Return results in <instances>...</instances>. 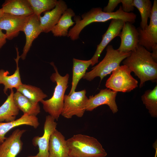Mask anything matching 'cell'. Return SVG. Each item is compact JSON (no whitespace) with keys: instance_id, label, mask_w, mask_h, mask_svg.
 <instances>
[{"instance_id":"cell-13","label":"cell","mask_w":157,"mask_h":157,"mask_svg":"<svg viewBox=\"0 0 157 157\" xmlns=\"http://www.w3.org/2000/svg\"><path fill=\"white\" fill-rule=\"evenodd\" d=\"M125 22L120 19L111 20L107 30L102 36L101 42L97 45L96 51L90 59L92 62V66L98 63L101 53L109 43L115 37L119 36Z\"/></svg>"},{"instance_id":"cell-21","label":"cell","mask_w":157,"mask_h":157,"mask_svg":"<svg viewBox=\"0 0 157 157\" xmlns=\"http://www.w3.org/2000/svg\"><path fill=\"white\" fill-rule=\"evenodd\" d=\"M75 13L71 8H67L63 13L57 24L53 28L51 31L55 37L67 36L69 28L75 23L72 17Z\"/></svg>"},{"instance_id":"cell-5","label":"cell","mask_w":157,"mask_h":157,"mask_svg":"<svg viewBox=\"0 0 157 157\" xmlns=\"http://www.w3.org/2000/svg\"><path fill=\"white\" fill-rule=\"evenodd\" d=\"M106 52L103 59L93 67L90 71L86 72L83 78L91 81L97 77L101 81L107 75L110 74L120 66L121 62L130 56L131 52H122L114 49L112 45L107 46Z\"/></svg>"},{"instance_id":"cell-14","label":"cell","mask_w":157,"mask_h":157,"mask_svg":"<svg viewBox=\"0 0 157 157\" xmlns=\"http://www.w3.org/2000/svg\"><path fill=\"white\" fill-rule=\"evenodd\" d=\"M122 30L119 35L121 43L117 49L124 53L133 51L138 45L139 33L137 29L133 24L126 22Z\"/></svg>"},{"instance_id":"cell-29","label":"cell","mask_w":157,"mask_h":157,"mask_svg":"<svg viewBox=\"0 0 157 157\" xmlns=\"http://www.w3.org/2000/svg\"><path fill=\"white\" fill-rule=\"evenodd\" d=\"M121 3V0H109L107 6L104 7L103 11L107 13L114 12L115 8Z\"/></svg>"},{"instance_id":"cell-23","label":"cell","mask_w":157,"mask_h":157,"mask_svg":"<svg viewBox=\"0 0 157 157\" xmlns=\"http://www.w3.org/2000/svg\"><path fill=\"white\" fill-rule=\"evenodd\" d=\"M13 100L17 107L24 114L36 116L40 112L39 103H33L18 92L14 93Z\"/></svg>"},{"instance_id":"cell-3","label":"cell","mask_w":157,"mask_h":157,"mask_svg":"<svg viewBox=\"0 0 157 157\" xmlns=\"http://www.w3.org/2000/svg\"><path fill=\"white\" fill-rule=\"evenodd\" d=\"M66 140L69 156L105 157L107 155L101 143L93 137L77 134Z\"/></svg>"},{"instance_id":"cell-17","label":"cell","mask_w":157,"mask_h":157,"mask_svg":"<svg viewBox=\"0 0 157 157\" xmlns=\"http://www.w3.org/2000/svg\"><path fill=\"white\" fill-rule=\"evenodd\" d=\"M49 157H68L69 148L67 140L56 129L51 136L49 147Z\"/></svg>"},{"instance_id":"cell-9","label":"cell","mask_w":157,"mask_h":157,"mask_svg":"<svg viewBox=\"0 0 157 157\" xmlns=\"http://www.w3.org/2000/svg\"><path fill=\"white\" fill-rule=\"evenodd\" d=\"M30 16H17L4 13L0 17V28L6 31L7 39L10 40L17 37L20 32L22 31Z\"/></svg>"},{"instance_id":"cell-33","label":"cell","mask_w":157,"mask_h":157,"mask_svg":"<svg viewBox=\"0 0 157 157\" xmlns=\"http://www.w3.org/2000/svg\"><path fill=\"white\" fill-rule=\"evenodd\" d=\"M153 147L155 150V153L154 157H157V140L153 144Z\"/></svg>"},{"instance_id":"cell-31","label":"cell","mask_w":157,"mask_h":157,"mask_svg":"<svg viewBox=\"0 0 157 157\" xmlns=\"http://www.w3.org/2000/svg\"><path fill=\"white\" fill-rule=\"evenodd\" d=\"M6 39L5 34L2 32L0 28V49L6 43Z\"/></svg>"},{"instance_id":"cell-25","label":"cell","mask_w":157,"mask_h":157,"mask_svg":"<svg viewBox=\"0 0 157 157\" xmlns=\"http://www.w3.org/2000/svg\"><path fill=\"white\" fill-rule=\"evenodd\" d=\"M16 90L35 104L39 103L47 97L40 88L30 85L22 83Z\"/></svg>"},{"instance_id":"cell-32","label":"cell","mask_w":157,"mask_h":157,"mask_svg":"<svg viewBox=\"0 0 157 157\" xmlns=\"http://www.w3.org/2000/svg\"><path fill=\"white\" fill-rule=\"evenodd\" d=\"M151 51L152 52L151 53V56L154 61L157 63V46L153 47Z\"/></svg>"},{"instance_id":"cell-34","label":"cell","mask_w":157,"mask_h":157,"mask_svg":"<svg viewBox=\"0 0 157 157\" xmlns=\"http://www.w3.org/2000/svg\"><path fill=\"white\" fill-rule=\"evenodd\" d=\"M3 13H4L2 8H0V17L1 16Z\"/></svg>"},{"instance_id":"cell-35","label":"cell","mask_w":157,"mask_h":157,"mask_svg":"<svg viewBox=\"0 0 157 157\" xmlns=\"http://www.w3.org/2000/svg\"><path fill=\"white\" fill-rule=\"evenodd\" d=\"M28 157H32L31 156H28Z\"/></svg>"},{"instance_id":"cell-4","label":"cell","mask_w":157,"mask_h":157,"mask_svg":"<svg viewBox=\"0 0 157 157\" xmlns=\"http://www.w3.org/2000/svg\"><path fill=\"white\" fill-rule=\"evenodd\" d=\"M50 64L55 71L50 78L53 82L56 83V85L52 97L48 100L43 99L40 102L42 104L44 111L55 120H58L63 107L65 93L68 87L69 75L67 74L65 76H61L54 63L51 62Z\"/></svg>"},{"instance_id":"cell-28","label":"cell","mask_w":157,"mask_h":157,"mask_svg":"<svg viewBox=\"0 0 157 157\" xmlns=\"http://www.w3.org/2000/svg\"><path fill=\"white\" fill-rule=\"evenodd\" d=\"M34 14L39 18L43 12L50 11L55 7L56 0H27Z\"/></svg>"},{"instance_id":"cell-8","label":"cell","mask_w":157,"mask_h":157,"mask_svg":"<svg viewBox=\"0 0 157 157\" xmlns=\"http://www.w3.org/2000/svg\"><path fill=\"white\" fill-rule=\"evenodd\" d=\"M149 25L144 29L137 28L139 33L138 44L150 52L157 46V1L154 0Z\"/></svg>"},{"instance_id":"cell-1","label":"cell","mask_w":157,"mask_h":157,"mask_svg":"<svg viewBox=\"0 0 157 157\" xmlns=\"http://www.w3.org/2000/svg\"><path fill=\"white\" fill-rule=\"evenodd\" d=\"M122 63L139 79L140 88L142 87L147 81H156L157 63L153 59L151 53L143 46L138 44Z\"/></svg>"},{"instance_id":"cell-15","label":"cell","mask_w":157,"mask_h":157,"mask_svg":"<svg viewBox=\"0 0 157 157\" xmlns=\"http://www.w3.org/2000/svg\"><path fill=\"white\" fill-rule=\"evenodd\" d=\"M67 8L66 3L63 0H59L57 1L54 8L44 12V15L39 17L42 32L48 33L51 31Z\"/></svg>"},{"instance_id":"cell-18","label":"cell","mask_w":157,"mask_h":157,"mask_svg":"<svg viewBox=\"0 0 157 157\" xmlns=\"http://www.w3.org/2000/svg\"><path fill=\"white\" fill-rule=\"evenodd\" d=\"M39 124L38 119L36 116L30 115L26 114H24L20 118L14 121L0 122V144L5 140L6 134L15 127L26 125L36 129Z\"/></svg>"},{"instance_id":"cell-2","label":"cell","mask_w":157,"mask_h":157,"mask_svg":"<svg viewBox=\"0 0 157 157\" xmlns=\"http://www.w3.org/2000/svg\"><path fill=\"white\" fill-rule=\"evenodd\" d=\"M82 19L79 16H75L74 20L75 25L68 32V37L71 40L78 39L83 29L89 24L95 22H105L115 19H122L125 22L134 23L136 15L133 13H126L122 10V6L115 12L112 13L104 12L101 8H93L82 15Z\"/></svg>"},{"instance_id":"cell-12","label":"cell","mask_w":157,"mask_h":157,"mask_svg":"<svg viewBox=\"0 0 157 157\" xmlns=\"http://www.w3.org/2000/svg\"><path fill=\"white\" fill-rule=\"evenodd\" d=\"M26 131L17 129L6 137L0 144V157H16L22 149L23 143L21 138Z\"/></svg>"},{"instance_id":"cell-36","label":"cell","mask_w":157,"mask_h":157,"mask_svg":"<svg viewBox=\"0 0 157 157\" xmlns=\"http://www.w3.org/2000/svg\"><path fill=\"white\" fill-rule=\"evenodd\" d=\"M68 157H70V156H68Z\"/></svg>"},{"instance_id":"cell-20","label":"cell","mask_w":157,"mask_h":157,"mask_svg":"<svg viewBox=\"0 0 157 157\" xmlns=\"http://www.w3.org/2000/svg\"><path fill=\"white\" fill-rule=\"evenodd\" d=\"M17 52V58L14 59L16 63V69L14 73L9 76V72L3 69H0V84L4 86L3 90L4 92L7 94L8 89H12L15 88L17 89L22 83V82L18 66V62L20 56L19 55L18 48L15 47Z\"/></svg>"},{"instance_id":"cell-7","label":"cell","mask_w":157,"mask_h":157,"mask_svg":"<svg viewBox=\"0 0 157 157\" xmlns=\"http://www.w3.org/2000/svg\"><path fill=\"white\" fill-rule=\"evenodd\" d=\"M84 90L73 92L71 95L65 94L64 106L61 115L64 117L70 119L76 115L82 117L86 110V104L88 99Z\"/></svg>"},{"instance_id":"cell-16","label":"cell","mask_w":157,"mask_h":157,"mask_svg":"<svg viewBox=\"0 0 157 157\" xmlns=\"http://www.w3.org/2000/svg\"><path fill=\"white\" fill-rule=\"evenodd\" d=\"M22 31L25 34L26 41L20 58L24 60L33 42L42 32L39 18L34 14L30 16L24 25Z\"/></svg>"},{"instance_id":"cell-26","label":"cell","mask_w":157,"mask_h":157,"mask_svg":"<svg viewBox=\"0 0 157 157\" xmlns=\"http://www.w3.org/2000/svg\"><path fill=\"white\" fill-rule=\"evenodd\" d=\"M141 100L151 117H157V85L152 90H146Z\"/></svg>"},{"instance_id":"cell-10","label":"cell","mask_w":157,"mask_h":157,"mask_svg":"<svg viewBox=\"0 0 157 157\" xmlns=\"http://www.w3.org/2000/svg\"><path fill=\"white\" fill-rule=\"evenodd\" d=\"M55 119L49 115L46 116L44 122L43 135L42 136H36L32 140L34 146H38V153L32 157H49V147L51 135L56 129L57 124Z\"/></svg>"},{"instance_id":"cell-24","label":"cell","mask_w":157,"mask_h":157,"mask_svg":"<svg viewBox=\"0 0 157 157\" xmlns=\"http://www.w3.org/2000/svg\"><path fill=\"white\" fill-rule=\"evenodd\" d=\"M73 76L72 87L68 95H71L74 92L80 80L83 78L86 71L89 66L91 65V59L83 60L74 58L73 59Z\"/></svg>"},{"instance_id":"cell-6","label":"cell","mask_w":157,"mask_h":157,"mask_svg":"<svg viewBox=\"0 0 157 157\" xmlns=\"http://www.w3.org/2000/svg\"><path fill=\"white\" fill-rule=\"evenodd\" d=\"M131 70L126 66H119L112 72L107 80L106 86L113 91L129 92L138 86V81L131 75Z\"/></svg>"},{"instance_id":"cell-11","label":"cell","mask_w":157,"mask_h":157,"mask_svg":"<svg viewBox=\"0 0 157 157\" xmlns=\"http://www.w3.org/2000/svg\"><path fill=\"white\" fill-rule=\"evenodd\" d=\"M117 92L107 88L101 90L94 96H90L87 101L86 110L92 111L103 105H107L113 114L117 113L118 109L115 99Z\"/></svg>"},{"instance_id":"cell-22","label":"cell","mask_w":157,"mask_h":157,"mask_svg":"<svg viewBox=\"0 0 157 157\" xmlns=\"http://www.w3.org/2000/svg\"><path fill=\"white\" fill-rule=\"evenodd\" d=\"M10 93L5 102L0 107V122H9L16 120L19 110L13 100L14 92L10 90Z\"/></svg>"},{"instance_id":"cell-30","label":"cell","mask_w":157,"mask_h":157,"mask_svg":"<svg viewBox=\"0 0 157 157\" xmlns=\"http://www.w3.org/2000/svg\"><path fill=\"white\" fill-rule=\"evenodd\" d=\"M121 3L122 4V9L124 12L130 13L134 10L133 0H121Z\"/></svg>"},{"instance_id":"cell-27","label":"cell","mask_w":157,"mask_h":157,"mask_svg":"<svg viewBox=\"0 0 157 157\" xmlns=\"http://www.w3.org/2000/svg\"><path fill=\"white\" fill-rule=\"evenodd\" d=\"M133 5L138 10L141 17L140 27L144 28L148 24V20L150 18L152 5L149 0H133Z\"/></svg>"},{"instance_id":"cell-19","label":"cell","mask_w":157,"mask_h":157,"mask_svg":"<svg viewBox=\"0 0 157 157\" xmlns=\"http://www.w3.org/2000/svg\"><path fill=\"white\" fill-rule=\"evenodd\" d=\"M4 13L20 16H28L33 14L27 0H6L2 5Z\"/></svg>"}]
</instances>
